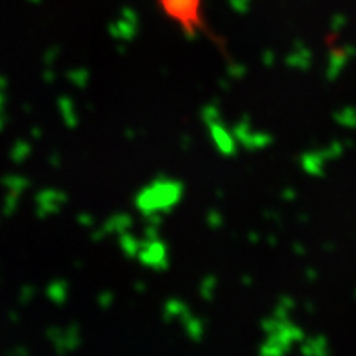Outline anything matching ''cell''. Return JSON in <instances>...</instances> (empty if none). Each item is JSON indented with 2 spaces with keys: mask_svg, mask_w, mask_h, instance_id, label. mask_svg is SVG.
I'll use <instances>...</instances> for the list:
<instances>
[{
  "mask_svg": "<svg viewBox=\"0 0 356 356\" xmlns=\"http://www.w3.org/2000/svg\"><path fill=\"white\" fill-rule=\"evenodd\" d=\"M184 186L178 180L160 177L136 193L135 206L145 216L153 213H169L182 200Z\"/></svg>",
  "mask_w": 356,
  "mask_h": 356,
  "instance_id": "1",
  "label": "cell"
},
{
  "mask_svg": "<svg viewBox=\"0 0 356 356\" xmlns=\"http://www.w3.org/2000/svg\"><path fill=\"white\" fill-rule=\"evenodd\" d=\"M262 329L267 333V340L260 347L262 355H284L295 342L304 340V333L289 318H267L262 322Z\"/></svg>",
  "mask_w": 356,
  "mask_h": 356,
  "instance_id": "2",
  "label": "cell"
},
{
  "mask_svg": "<svg viewBox=\"0 0 356 356\" xmlns=\"http://www.w3.org/2000/svg\"><path fill=\"white\" fill-rule=\"evenodd\" d=\"M159 4L168 17L180 24L186 38L197 37V29L202 28V0H159Z\"/></svg>",
  "mask_w": 356,
  "mask_h": 356,
  "instance_id": "3",
  "label": "cell"
},
{
  "mask_svg": "<svg viewBox=\"0 0 356 356\" xmlns=\"http://www.w3.org/2000/svg\"><path fill=\"white\" fill-rule=\"evenodd\" d=\"M136 258L140 264L147 267H153L155 271H165L169 266L168 262V248L164 242L156 240H140V249Z\"/></svg>",
  "mask_w": 356,
  "mask_h": 356,
  "instance_id": "4",
  "label": "cell"
},
{
  "mask_svg": "<svg viewBox=\"0 0 356 356\" xmlns=\"http://www.w3.org/2000/svg\"><path fill=\"white\" fill-rule=\"evenodd\" d=\"M233 133L234 136H236V140L244 145L245 149H251V151L264 149V147H267V145L273 142L271 135L260 133V131H253V127H251V118H249L248 115H244L242 120L236 122Z\"/></svg>",
  "mask_w": 356,
  "mask_h": 356,
  "instance_id": "5",
  "label": "cell"
},
{
  "mask_svg": "<svg viewBox=\"0 0 356 356\" xmlns=\"http://www.w3.org/2000/svg\"><path fill=\"white\" fill-rule=\"evenodd\" d=\"M109 35L117 40H133L138 29V22H136V13L131 10L122 11V19L117 22L109 24Z\"/></svg>",
  "mask_w": 356,
  "mask_h": 356,
  "instance_id": "6",
  "label": "cell"
},
{
  "mask_svg": "<svg viewBox=\"0 0 356 356\" xmlns=\"http://www.w3.org/2000/svg\"><path fill=\"white\" fill-rule=\"evenodd\" d=\"M49 334H51L53 342L56 343V351L62 353V355L75 351L76 347L80 346V342H82V337H80V327L76 325V323L70 325L67 329H62V331H56V329H53Z\"/></svg>",
  "mask_w": 356,
  "mask_h": 356,
  "instance_id": "7",
  "label": "cell"
},
{
  "mask_svg": "<svg viewBox=\"0 0 356 356\" xmlns=\"http://www.w3.org/2000/svg\"><path fill=\"white\" fill-rule=\"evenodd\" d=\"M209 127V133H211V138L215 142L216 149L218 153L224 156H233L236 155V140H234V136L227 131V127L218 120V122L211 124Z\"/></svg>",
  "mask_w": 356,
  "mask_h": 356,
  "instance_id": "8",
  "label": "cell"
},
{
  "mask_svg": "<svg viewBox=\"0 0 356 356\" xmlns=\"http://www.w3.org/2000/svg\"><path fill=\"white\" fill-rule=\"evenodd\" d=\"M286 64L291 70H307L311 64L309 49L302 42H296L293 46V51L286 56Z\"/></svg>",
  "mask_w": 356,
  "mask_h": 356,
  "instance_id": "9",
  "label": "cell"
},
{
  "mask_svg": "<svg viewBox=\"0 0 356 356\" xmlns=\"http://www.w3.org/2000/svg\"><path fill=\"white\" fill-rule=\"evenodd\" d=\"M133 225V218L127 213H117V215L109 216V220L100 227L104 234H120L129 231Z\"/></svg>",
  "mask_w": 356,
  "mask_h": 356,
  "instance_id": "10",
  "label": "cell"
},
{
  "mask_svg": "<svg viewBox=\"0 0 356 356\" xmlns=\"http://www.w3.org/2000/svg\"><path fill=\"white\" fill-rule=\"evenodd\" d=\"M182 323H184V327H186V333H188V337L191 338L193 342H200L202 337H204V331H206L202 320L197 318L195 314L188 313L182 318Z\"/></svg>",
  "mask_w": 356,
  "mask_h": 356,
  "instance_id": "11",
  "label": "cell"
},
{
  "mask_svg": "<svg viewBox=\"0 0 356 356\" xmlns=\"http://www.w3.org/2000/svg\"><path fill=\"white\" fill-rule=\"evenodd\" d=\"M58 108H60L62 120H64V124H66L70 129L79 126V115H76V109L75 106H73V102H71L70 97H62V99L58 100Z\"/></svg>",
  "mask_w": 356,
  "mask_h": 356,
  "instance_id": "12",
  "label": "cell"
},
{
  "mask_svg": "<svg viewBox=\"0 0 356 356\" xmlns=\"http://www.w3.org/2000/svg\"><path fill=\"white\" fill-rule=\"evenodd\" d=\"M189 313L188 305L184 304L182 300H177V298H171V300L165 302L164 305V318L168 320H173V318H180L182 320L186 314Z\"/></svg>",
  "mask_w": 356,
  "mask_h": 356,
  "instance_id": "13",
  "label": "cell"
},
{
  "mask_svg": "<svg viewBox=\"0 0 356 356\" xmlns=\"http://www.w3.org/2000/svg\"><path fill=\"white\" fill-rule=\"evenodd\" d=\"M118 245H120V249H122L124 253H126V257L133 258L138 254V249H140V240H136L133 234H129L126 231V233L118 234Z\"/></svg>",
  "mask_w": 356,
  "mask_h": 356,
  "instance_id": "14",
  "label": "cell"
},
{
  "mask_svg": "<svg viewBox=\"0 0 356 356\" xmlns=\"http://www.w3.org/2000/svg\"><path fill=\"white\" fill-rule=\"evenodd\" d=\"M322 159L323 155H318V153H305L302 156V165L307 173L322 175Z\"/></svg>",
  "mask_w": 356,
  "mask_h": 356,
  "instance_id": "15",
  "label": "cell"
},
{
  "mask_svg": "<svg viewBox=\"0 0 356 356\" xmlns=\"http://www.w3.org/2000/svg\"><path fill=\"white\" fill-rule=\"evenodd\" d=\"M49 296H51V300L56 302V304H66L67 300V293H70V286H67V282H53L51 286H49Z\"/></svg>",
  "mask_w": 356,
  "mask_h": 356,
  "instance_id": "16",
  "label": "cell"
},
{
  "mask_svg": "<svg viewBox=\"0 0 356 356\" xmlns=\"http://www.w3.org/2000/svg\"><path fill=\"white\" fill-rule=\"evenodd\" d=\"M67 80H70L71 84L76 86V88H86L89 82V71L86 67H76V70H71L67 73Z\"/></svg>",
  "mask_w": 356,
  "mask_h": 356,
  "instance_id": "17",
  "label": "cell"
},
{
  "mask_svg": "<svg viewBox=\"0 0 356 356\" xmlns=\"http://www.w3.org/2000/svg\"><path fill=\"white\" fill-rule=\"evenodd\" d=\"M325 351V340L322 338H309L302 342V353L305 355H322Z\"/></svg>",
  "mask_w": 356,
  "mask_h": 356,
  "instance_id": "18",
  "label": "cell"
},
{
  "mask_svg": "<svg viewBox=\"0 0 356 356\" xmlns=\"http://www.w3.org/2000/svg\"><path fill=\"white\" fill-rule=\"evenodd\" d=\"M216 286H218V280H216L213 275H209V277L204 278V280H202V284H200V296H202V298H204V300H207V302L213 300Z\"/></svg>",
  "mask_w": 356,
  "mask_h": 356,
  "instance_id": "19",
  "label": "cell"
},
{
  "mask_svg": "<svg viewBox=\"0 0 356 356\" xmlns=\"http://www.w3.org/2000/svg\"><path fill=\"white\" fill-rule=\"evenodd\" d=\"M293 309H295V300L289 298V296H282L280 300H278L277 309H275V314H273V316H277V318H287Z\"/></svg>",
  "mask_w": 356,
  "mask_h": 356,
  "instance_id": "20",
  "label": "cell"
},
{
  "mask_svg": "<svg viewBox=\"0 0 356 356\" xmlns=\"http://www.w3.org/2000/svg\"><path fill=\"white\" fill-rule=\"evenodd\" d=\"M202 118H204L206 126H211V124L220 120V109L216 108L215 104H209V106H206V108L202 109Z\"/></svg>",
  "mask_w": 356,
  "mask_h": 356,
  "instance_id": "21",
  "label": "cell"
},
{
  "mask_svg": "<svg viewBox=\"0 0 356 356\" xmlns=\"http://www.w3.org/2000/svg\"><path fill=\"white\" fill-rule=\"evenodd\" d=\"M222 224H224V216L216 211V209H211V211L207 213V225L211 229H218V227H222Z\"/></svg>",
  "mask_w": 356,
  "mask_h": 356,
  "instance_id": "22",
  "label": "cell"
},
{
  "mask_svg": "<svg viewBox=\"0 0 356 356\" xmlns=\"http://www.w3.org/2000/svg\"><path fill=\"white\" fill-rule=\"evenodd\" d=\"M227 75H229L231 80H240L245 76V66L244 64H231L227 67Z\"/></svg>",
  "mask_w": 356,
  "mask_h": 356,
  "instance_id": "23",
  "label": "cell"
},
{
  "mask_svg": "<svg viewBox=\"0 0 356 356\" xmlns=\"http://www.w3.org/2000/svg\"><path fill=\"white\" fill-rule=\"evenodd\" d=\"M111 304H113V293H109V291H106V293H100V296H99L100 307H102V309H108Z\"/></svg>",
  "mask_w": 356,
  "mask_h": 356,
  "instance_id": "24",
  "label": "cell"
},
{
  "mask_svg": "<svg viewBox=\"0 0 356 356\" xmlns=\"http://www.w3.org/2000/svg\"><path fill=\"white\" fill-rule=\"evenodd\" d=\"M76 220H79L80 225H84V227H93L95 224V218L91 215H88V213H80V215L76 216Z\"/></svg>",
  "mask_w": 356,
  "mask_h": 356,
  "instance_id": "25",
  "label": "cell"
},
{
  "mask_svg": "<svg viewBox=\"0 0 356 356\" xmlns=\"http://www.w3.org/2000/svg\"><path fill=\"white\" fill-rule=\"evenodd\" d=\"M262 60H264V64H266L267 67H271L273 64H275V53H273L271 49H267V51H264Z\"/></svg>",
  "mask_w": 356,
  "mask_h": 356,
  "instance_id": "26",
  "label": "cell"
},
{
  "mask_svg": "<svg viewBox=\"0 0 356 356\" xmlns=\"http://www.w3.org/2000/svg\"><path fill=\"white\" fill-rule=\"evenodd\" d=\"M282 198H284V200H287V202L295 200V198H296V191H295V189L287 188L286 191H282Z\"/></svg>",
  "mask_w": 356,
  "mask_h": 356,
  "instance_id": "27",
  "label": "cell"
},
{
  "mask_svg": "<svg viewBox=\"0 0 356 356\" xmlns=\"http://www.w3.org/2000/svg\"><path fill=\"white\" fill-rule=\"evenodd\" d=\"M248 238H249V242H253V244H258V238H260V236H258L257 233H251L248 236Z\"/></svg>",
  "mask_w": 356,
  "mask_h": 356,
  "instance_id": "28",
  "label": "cell"
},
{
  "mask_svg": "<svg viewBox=\"0 0 356 356\" xmlns=\"http://www.w3.org/2000/svg\"><path fill=\"white\" fill-rule=\"evenodd\" d=\"M267 242H269V245H275V244H277V236H275V234L267 236Z\"/></svg>",
  "mask_w": 356,
  "mask_h": 356,
  "instance_id": "29",
  "label": "cell"
},
{
  "mask_svg": "<svg viewBox=\"0 0 356 356\" xmlns=\"http://www.w3.org/2000/svg\"><path fill=\"white\" fill-rule=\"evenodd\" d=\"M242 282H244V286H251V282H253V278L244 277V278H242Z\"/></svg>",
  "mask_w": 356,
  "mask_h": 356,
  "instance_id": "30",
  "label": "cell"
}]
</instances>
